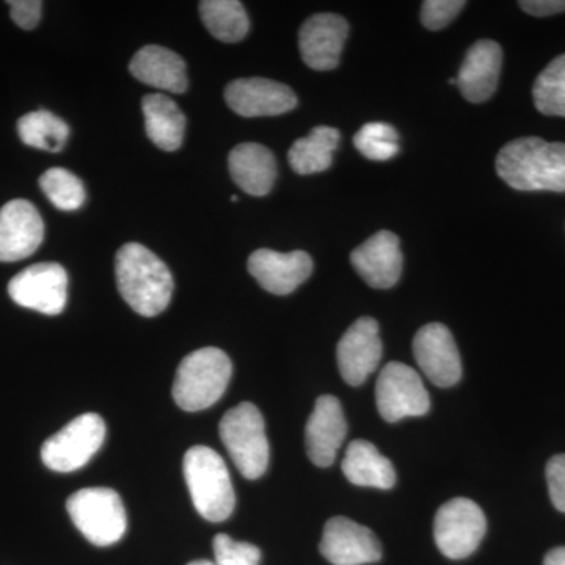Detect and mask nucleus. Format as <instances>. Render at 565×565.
<instances>
[{
    "mask_svg": "<svg viewBox=\"0 0 565 565\" xmlns=\"http://www.w3.org/2000/svg\"><path fill=\"white\" fill-rule=\"evenodd\" d=\"M498 177L522 192H565V143L541 137L509 141L498 152Z\"/></svg>",
    "mask_w": 565,
    "mask_h": 565,
    "instance_id": "nucleus-1",
    "label": "nucleus"
},
{
    "mask_svg": "<svg viewBox=\"0 0 565 565\" xmlns=\"http://www.w3.org/2000/svg\"><path fill=\"white\" fill-rule=\"evenodd\" d=\"M115 277L122 300L145 318L161 315L172 300V273L145 245H122L115 258Z\"/></svg>",
    "mask_w": 565,
    "mask_h": 565,
    "instance_id": "nucleus-2",
    "label": "nucleus"
},
{
    "mask_svg": "<svg viewBox=\"0 0 565 565\" xmlns=\"http://www.w3.org/2000/svg\"><path fill=\"white\" fill-rule=\"evenodd\" d=\"M182 467L196 512L212 523L230 519L236 505V493L221 455L207 446H193L185 452Z\"/></svg>",
    "mask_w": 565,
    "mask_h": 565,
    "instance_id": "nucleus-3",
    "label": "nucleus"
},
{
    "mask_svg": "<svg viewBox=\"0 0 565 565\" xmlns=\"http://www.w3.org/2000/svg\"><path fill=\"white\" fill-rule=\"evenodd\" d=\"M233 374L230 356L217 348H203L182 360L173 384L174 403L185 412L206 411L221 399Z\"/></svg>",
    "mask_w": 565,
    "mask_h": 565,
    "instance_id": "nucleus-4",
    "label": "nucleus"
},
{
    "mask_svg": "<svg viewBox=\"0 0 565 565\" xmlns=\"http://www.w3.org/2000/svg\"><path fill=\"white\" fill-rule=\"evenodd\" d=\"M218 430L239 473L247 479L262 478L269 465V441L258 407L252 403L233 407L223 416Z\"/></svg>",
    "mask_w": 565,
    "mask_h": 565,
    "instance_id": "nucleus-5",
    "label": "nucleus"
},
{
    "mask_svg": "<svg viewBox=\"0 0 565 565\" xmlns=\"http://www.w3.org/2000/svg\"><path fill=\"white\" fill-rule=\"evenodd\" d=\"M66 511L74 526L96 546L117 544L128 527L120 494L107 487H90L71 494Z\"/></svg>",
    "mask_w": 565,
    "mask_h": 565,
    "instance_id": "nucleus-6",
    "label": "nucleus"
},
{
    "mask_svg": "<svg viewBox=\"0 0 565 565\" xmlns=\"http://www.w3.org/2000/svg\"><path fill=\"white\" fill-rule=\"evenodd\" d=\"M106 438V423L102 416L85 414L52 435L41 448V459L52 471L71 473L85 467L102 449Z\"/></svg>",
    "mask_w": 565,
    "mask_h": 565,
    "instance_id": "nucleus-7",
    "label": "nucleus"
},
{
    "mask_svg": "<svg viewBox=\"0 0 565 565\" xmlns=\"http://www.w3.org/2000/svg\"><path fill=\"white\" fill-rule=\"evenodd\" d=\"M486 531L484 512L468 498L448 501L435 515V544L449 559H465L473 555Z\"/></svg>",
    "mask_w": 565,
    "mask_h": 565,
    "instance_id": "nucleus-8",
    "label": "nucleus"
},
{
    "mask_svg": "<svg viewBox=\"0 0 565 565\" xmlns=\"http://www.w3.org/2000/svg\"><path fill=\"white\" fill-rule=\"evenodd\" d=\"M375 404L379 414L388 423H397L408 416H423L429 412V393L422 377L407 364H385L375 385Z\"/></svg>",
    "mask_w": 565,
    "mask_h": 565,
    "instance_id": "nucleus-9",
    "label": "nucleus"
},
{
    "mask_svg": "<svg viewBox=\"0 0 565 565\" xmlns=\"http://www.w3.org/2000/svg\"><path fill=\"white\" fill-rule=\"evenodd\" d=\"M9 294L20 307L57 316L68 299V275L57 263L33 264L11 278Z\"/></svg>",
    "mask_w": 565,
    "mask_h": 565,
    "instance_id": "nucleus-10",
    "label": "nucleus"
},
{
    "mask_svg": "<svg viewBox=\"0 0 565 565\" xmlns=\"http://www.w3.org/2000/svg\"><path fill=\"white\" fill-rule=\"evenodd\" d=\"M414 353L416 363L434 385L448 388L462 377L459 349L444 323H427L419 329L415 334Z\"/></svg>",
    "mask_w": 565,
    "mask_h": 565,
    "instance_id": "nucleus-11",
    "label": "nucleus"
},
{
    "mask_svg": "<svg viewBox=\"0 0 565 565\" xmlns=\"http://www.w3.org/2000/svg\"><path fill=\"white\" fill-rule=\"evenodd\" d=\"M319 548L333 565L373 564L382 557V545L373 531L345 516L326 523Z\"/></svg>",
    "mask_w": 565,
    "mask_h": 565,
    "instance_id": "nucleus-12",
    "label": "nucleus"
},
{
    "mask_svg": "<svg viewBox=\"0 0 565 565\" xmlns=\"http://www.w3.org/2000/svg\"><path fill=\"white\" fill-rule=\"evenodd\" d=\"M225 102L241 117H275L296 109L297 96L280 82L248 77L230 82L225 88Z\"/></svg>",
    "mask_w": 565,
    "mask_h": 565,
    "instance_id": "nucleus-13",
    "label": "nucleus"
},
{
    "mask_svg": "<svg viewBox=\"0 0 565 565\" xmlns=\"http://www.w3.org/2000/svg\"><path fill=\"white\" fill-rule=\"evenodd\" d=\"M382 359L379 323L360 318L349 327L337 348V360L345 384L359 386L377 370Z\"/></svg>",
    "mask_w": 565,
    "mask_h": 565,
    "instance_id": "nucleus-14",
    "label": "nucleus"
},
{
    "mask_svg": "<svg viewBox=\"0 0 565 565\" xmlns=\"http://www.w3.org/2000/svg\"><path fill=\"white\" fill-rule=\"evenodd\" d=\"M44 222L28 200H11L0 210V262L14 263L39 250Z\"/></svg>",
    "mask_w": 565,
    "mask_h": 565,
    "instance_id": "nucleus-15",
    "label": "nucleus"
},
{
    "mask_svg": "<svg viewBox=\"0 0 565 565\" xmlns=\"http://www.w3.org/2000/svg\"><path fill=\"white\" fill-rule=\"evenodd\" d=\"M248 273L267 292L288 296L310 278L313 259L302 250L280 253L259 248L248 258Z\"/></svg>",
    "mask_w": 565,
    "mask_h": 565,
    "instance_id": "nucleus-16",
    "label": "nucleus"
},
{
    "mask_svg": "<svg viewBox=\"0 0 565 565\" xmlns=\"http://www.w3.org/2000/svg\"><path fill=\"white\" fill-rule=\"evenodd\" d=\"M348 35V21L340 14L321 13L308 18L299 32L303 62L316 71L337 68Z\"/></svg>",
    "mask_w": 565,
    "mask_h": 565,
    "instance_id": "nucleus-17",
    "label": "nucleus"
},
{
    "mask_svg": "<svg viewBox=\"0 0 565 565\" xmlns=\"http://www.w3.org/2000/svg\"><path fill=\"white\" fill-rule=\"evenodd\" d=\"M348 435V422L340 401L330 394L316 401L313 414L305 429L308 457L316 467H330Z\"/></svg>",
    "mask_w": 565,
    "mask_h": 565,
    "instance_id": "nucleus-18",
    "label": "nucleus"
},
{
    "mask_svg": "<svg viewBox=\"0 0 565 565\" xmlns=\"http://www.w3.org/2000/svg\"><path fill=\"white\" fill-rule=\"evenodd\" d=\"M351 263L367 285L375 289L393 288L404 266L399 237L392 232L375 233L352 252Z\"/></svg>",
    "mask_w": 565,
    "mask_h": 565,
    "instance_id": "nucleus-19",
    "label": "nucleus"
},
{
    "mask_svg": "<svg viewBox=\"0 0 565 565\" xmlns=\"http://www.w3.org/2000/svg\"><path fill=\"white\" fill-rule=\"evenodd\" d=\"M503 51L492 40L476 41L468 50L457 76V85L465 99L484 103L492 98L500 81Z\"/></svg>",
    "mask_w": 565,
    "mask_h": 565,
    "instance_id": "nucleus-20",
    "label": "nucleus"
},
{
    "mask_svg": "<svg viewBox=\"0 0 565 565\" xmlns=\"http://www.w3.org/2000/svg\"><path fill=\"white\" fill-rule=\"evenodd\" d=\"M129 71L141 84L170 93L188 90V68L177 52L148 44L134 55Z\"/></svg>",
    "mask_w": 565,
    "mask_h": 565,
    "instance_id": "nucleus-21",
    "label": "nucleus"
},
{
    "mask_svg": "<svg viewBox=\"0 0 565 565\" xmlns=\"http://www.w3.org/2000/svg\"><path fill=\"white\" fill-rule=\"evenodd\" d=\"M233 181L248 195L264 196L273 191L277 162L269 148L259 143H241L228 158Z\"/></svg>",
    "mask_w": 565,
    "mask_h": 565,
    "instance_id": "nucleus-22",
    "label": "nucleus"
},
{
    "mask_svg": "<svg viewBox=\"0 0 565 565\" xmlns=\"http://www.w3.org/2000/svg\"><path fill=\"white\" fill-rule=\"evenodd\" d=\"M341 468L353 486L388 490L396 484L393 463L366 440H355L349 445Z\"/></svg>",
    "mask_w": 565,
    "mask_h": 565,
    "instance_id": "nucleus-23",
    "label": "nucleus"
},
{
    "mask_svg": "<svg viewBox=\"0 0 565 565\" xmlns=\"http://www.w3.org/2000/svg\"><path fill=\"white\" fill-rule=\"evenodd\" d=\"M148 139L163 151L180 150L185 132V115L166 95H148L141 102Z\"/></svg>",
    "mask_w": 565,
    "mask_h": 565,
    "instance_id": "nucleus-24",
    "label": "nucleus"
},
{
    "mask_svg": "<svg viewBox=\"0 0 565 565\" xmlns=\"http://www.w3.org/2000/svg\"><path fill=\"white\" fill-rule=\"evenodd\" d=\"M340 137L338 129L318 126L303 139L294 141L288 152L294 172L313 174L329 170L332 167L333 152L340 143Z\"/></svg>",
    "mask_w": 565,
    "mask_h": 565,
    "instance_id": "nucleus-25",
    "label": "nucleus"
},
{
    "mask_svg": "<svg viewBox=\"0 0 565 565\" xmlns=\"http://www.w3.org/2000/svg\"><path fill=\"white\" fill-rule=\"evenodd\" d=\"M200 14L211 35L223 43H237L250 31L247 11L237 0H203Z\"/></svg>",
    "mask_w": 565,
    "mask_h": 565,
    "instance_id": "nucleus-26",
    "label": "nucleus"
},
{
    "mask_svg": "<svg viewBox=\"0 0 565 565\" xmlns=\"http://www.w3.org/2000/svg\"><path fill=\"white\" fill-rule=\"evenodd\" d=\"M18 134L28 147L58 152L65 148L70 128L57 115L41 109L20 118Z\"/></svg>",
    "mask_w": 565,
    "mask_h": 565,
    "instance_id": "nucleus-27",
    "label": "nucleus"
},
{
    "mask_svg": "<svg viewBox=\"0 0 565 565\" xmlns=\"http://www.w3.org/2000/svg\"><path fill=\"white\" fill-rule=\"evenodd\" d=\"M535 109L548 117L565 118V54L556 57L534 82Z\"/></svg>",
    "mask_w": 565,
    "mask_h": 565,
    "instance_id": "nucleus-28",
    "label": "nucleus"
},
{
    "mask_svg": "<svg viewBox=\"0 0 565 565\" xmlns=\"http://www.w3.org/2000/svg\"><path fill=\"white\" fill-rule=\"evenodd\" d=\"M40 188L50 202L62 211L79 210L87 199L79 178L61 167H55V169H50L41 174Z\"/></svg>",
    "mask_w": 565,
    "mask_h": 565,
    "instance_id": "nucleus-29",
    "label": "nucleus"
},
{
    "mask_svg": "<svg viewBox=\"0 0 565 565\" xmlns=\"http://www.w3.org/2000/svg\"><path fill=\"white\" fill-rule=\"evenodd\" d=\"M353 145L371 161H390L399 152V136L388 122H366L353 137Z\"/></svg>",
    "mask_w": 565,
    "mask_h": 565,
    "instance_id": "nucleus-30",
    "label": "nucleus"
},
{
    "mask_svg": "<svg viewBox=\"0 0 565 565\" xmlns=\"http://www.w3.org/2000/svg\"><path fill=\"white\" fill-rule=\"evenodd\" d=\"M214 563L217 565H259L262 550L248 542H237L228 534H217L214 539Z\"/></svg>",
    "mask_w": 565,
    "mask_h": 565,
    "instance_id": "nucleus-31",
    "label": "nucleus"
},
{
    "mask_svg": "<svg viewBox=\"0 0 565 565\" xmlns=\"http://www.w3.org/2000/svg\"><path fill=\"white\" fill-rule=\"evenodd\" d=\"M467 3L463 0H426L422 7V22L429 31H440L452 22Z\"/></svg>",
    "mask_w": 565,
    "mask_h": 565,
    "instance_id": "nucleus-32",
    "label": "nucleus"
},
{
    "mask_svg": "<svg viewBox=\"0 0 565 565\" xmlns=\"http://www.w3.org/2000/svg\"><path fill=\"white\" fill-rule=\"evenodd\" d=\"M550 498L557 511L565 512V455L552 457L546 465Z\"/></svg>",
    "mask_w": 565,
    "mask_h": 565,
    "instance_id": "nucleus-33",
    "label": "nucleus"
},
{
    "mask_svg": "<svg viewBox=\"0 0 565 565\" xmlns=\"http://www.w3.org/2000/svg\"><path fill=\"white\" fill-rule=\"evenodd\" d=\"M11 20L24 31H32L41 20L43 3L40 0H11L9 2Z\"/></svg>",
    "mask_w": 565,
    "mask_h": 565,
    "instance_id": "nucleus-34",
    "label": "nucleus"
},
{
    "mask_svg": "<svg viewBox=\"0 0 565 565\" xmlns=\"http://www.w3.org/2000/svg\"><path fill=\"white\" fill-rule=\"evenodd\" d=\"M519 6L535 18L553 17L565 11V0H523Z\"/></svg>",
    "mask_w": 565,
    "mask_h": 565,
    "instance_id": "nucleus-35",
    "label": "nucleus"
},
{
    "mask_svg": "<svg viewBox=\"0 0 565 565\" xmlns=\"http://www.w3.org/2000/svg\"><path fill=\"white\" fill-rule=\"evenodd\" d=\"M544 565H565V546H557L545 556Z\"/></svg>",
    "mask_w": 565,
    "mask_h": 565,
    "instance_id": "nucleus-36",
    "label": "nucleus"
},
{
    "mask_svg": "<svg viewBox=\"0 0 565 565\" xmlns=\"http://www.w3.org/2000/svg\"><path fill=\"white\" fill-rule=\"evenodd\" d=\"M188 565H217V564L212 563V561H207V559H199V561H192V563L188 564Z\"/></svg>",
    "mask_w": 565,
    "mask_h": 565,
    "instance_id": "nucleus-37",
    "label": "nucleus"
}]
</instances>
